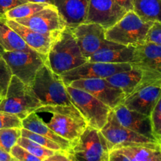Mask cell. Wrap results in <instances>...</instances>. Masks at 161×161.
Listing matches in <instances>:
<instances>
[{
  "mask_svg": "<svg viewBox=\"0 0 161 161\" xmlns=\"http://www.w3.org/2000/svg\"><path fill=\"white\" fill-rule=\"evenodd\" d=\"M113 110L119 124L124 127L157 141L153 131L150 116L129 109L124 104H120Z\"/></svg>",
  "mask_w": 161,
  "mask_h": 161,
  "instance_id": "cell-17",
  "label": "cell"
},
{
  "mask_svg": "<svg viewBox=\"0 0 161 161\" xmlns=\"http://www.w3.org/2000/svg\"><path fill=\"white\" fill-rule=\"evenodd\" d=\"M32 88L15 75H12L6 96L0 103V111L24 119L42 106Z\"/></svg>",
  "mask_w": 161,
  "mask_h": 161,
  "instance_id": "cell-3",
  "label": "cell"
},
{
  "mask_svg": "<svg viewBox=\"0 0 161 161\" xmlns=\"http://www.w3.org/2000/svg\"><path fill=\"white\" fill-rule=\"evenodd\" d=\"M131 64L161 76V46L149 42L135 46Z\"/></svg>",
  "mask_w": 161,
  "mask_h": 161,
  "instance_id": "cell-18",
  "label": "cell"
},
{
  "mask_svg": "<svg viewBox=\"0 0 161 161\" xmlns=\"http://www.w3.org/2000/svg\"><path fill=\"white\" fill-rule=\"evenodd\" d=\"M127 156L130 161H161V147L138 146L116 149Z\"/></svg>",
  "mask_w": 161,
  "mask_h": 161,
  "instance_id": "cell-25",
  "label": "cell"
},
{
  "mask_svg": "<svg viewBox=\"0 0 161 161\" xmlns=\"http://www.w3.org/2000/svg\"><path fill=\"white\" fill-rule=\"evenodd\" d=\"M3 96H2L1 94H0V103H1V102H2V101H3Z\"/></svg>",
  "mask_w": 161,
  "mask_h": 161,
  "instance_id": "cell-42",
  "label": "cell"
},
{
  "mask_svg": "<svg viewBox=\"0 0 161 161\" xmlns=\"http://www.w3.org/2000/svg\"><path fill=\"white\" fill-rule=\"evenodd\" d=\"M20 136L21 128L12 127L0 129V148L9 153L11 149L17 144Z\"/></svg>",
  "mask_w": 161,
  "mask_h": 161,
  "instance_id": "cell-28",
  "label": "cell"
},
{
  "mask_svg": "<svg viewBox=\"0 0 161 161\" xmlns=\"http://www.w3.org/2000/svg\"><path fill=\"white\" fill-rule=\"evenodd\" d=\"M131 63H104L86 61L81 65L61 75L65 86L83 79H106L117 72L130 70Z\"/></svg>",
  "mask_w": 161,
  "mask_h": 161,
  "instance_id": "cell-10",
  "label": "cell"
},
{
  "mask_svg": "<svg viewBox=\"0 0 161 161\" xmlns=\"http://www.w3.org/2000/svg\"><path fill=\"white\" fill-rule=\"evenodd\" d=\"M0 46L4 51H34L14 30L8 26L5 18H0Z\"/></svg>",
  "mask_w": 161,
  "mask_h": 161,
  "instance_id": "cell-23",
  "label": "cell"
},
{
  "mask_svg": "<svg viewBox=\"0 0 161 161\" xmlns=\"http://www.w3.org/2000/svg\"><path fill=\"white\" fill-rule=\"evenodd\" d=\"M66 25L69 28H75L85 22L89 0H53Z\"/></svg>",
  "mask_w": 161,
  "mask_h": 161,
  "instance_id": "cell-21",
  "label": "cell"
},
{
  "mask_svg": "<svg viewBox=\"0 0 161 161\" xmlns=\"http://www.w3.org/2000/svg\"><path fill=\"white\" fill-rule=\"evenodd\" d=\"M161 97V78L142 85L125 97L124 105L127 108L150 116L153 109Z\"/></svg>",
  "mask_w": 161,
  "mask_h": 161,
  "instance_id": "cell-13",
  "label": "cell"
},
{
  "mask_svg": "<svg viewBox=\"0 0 161 161\" xmlns=\"http://www.w3.org/2000/svg\"><path fill=\"white\" fill-rule=\"evenodd\" d=\"M135 47L120 45L106 40L102 47L91 55L88 61L104 63H132Z\"/></svg>",
  "mask_w": 161,
  "mask_h": 161,
  "instance_id": "cell-19",
  "label": "cell"
},
{
  "mask_svg": "<svg viewBox=\"0 0 161 161\" xmlns=\"http://www.w3.org/2000/svg\"><path fill=\"white\" fill-rule=\"evenodd\" d=\"M41 34L55 38L67 27L65 21L53 5L25 18L14 20Z\"/></svg>",
  "mask_w": 161,
  "mask_h": 161,
  "instance_id": "cell-11",
  "label": "cell"
},
{
  "mask_svg": "<svg viewBox=\"0 0 161 161\" xmlns=\"http://www.w3.org/2000/svg\"><path fill=\"white\" fill-rule=\"evenodd\" d=\"M17 127L22 128V120L17 116L0 111V129Z\"/></svg>",
  "mask_w": 161,
  "mask_h": 161,
  "instance_id": "cell-32",
  "label": "cell"
},
{
  "mask_svg": "<svg viewBox=\"0 0 161 161\" xmlns=\"http://www.w3.org/2000/svg\"><path fill=\"white\" fill-rule=\"evenodd\" d=\"M10 161H18V160H15V159H13V160H10Z\"/></svg>",
  "mask_w": 161,
  "mask_h": 161,
  "instance_id": "cell-44",
  "label": "cell"
},
{
  "mask_svg": "<svg viewBox=\"0 0 161 161\" xmlns=\"http://www.w3.org/2000/svg\"><path fill=\"white\" fill-rule=\"evenodd\" d=\"M5 22L21 37L30 48L40 54L47 57L54 38L37 32L14 20L5 19Z\"/></svg>",
  "mask_w": 161,
  "mask_h": 161,
  "instance_id": "cell-20",
  "label": "cell"
},
{
  "mask_svg": "<svg viewBox=\"0 0 161 161\" xmlns=\"http://www.w3.org/2000/svg\"><path fill=\"white\" fill-rule=\"evenodd\" d=\"M22 127L23 128L46 137L51 141L54 142L62 148L64 152H67L71 147L72 142L54 133L35 113H31L26 118L22 119Z\"/></svg>",
  "mask_w": 161,
  "mask_h": 161,
  "instance_id": "cell-22",
  "label": "cell"
},
{
  "mask_svg": "<svg viewBox=\"0 0 161 161\" xmlns=\"http://www.w3.org/2000/svg\"><path fill=\"white\" fill-rule=\"evenodd\" d=\"M28 3H47V4L53 5L54 6V3H53V0H25Z\"/></svg>",
  "mask_w": 161,
  "mask_h": 161,
  "instance_id": "cell-40",
  "label": "cell"
},
{
  "mask_svg": "<svg viewBox=\"0 0 161 161\" xmlns=\"http://www.w3.org/2000/svg\"><path fill=\"white\" fill-rule=\"evenodd\" d=\"M72 103L80 111L89 127L100 130L105 125L112 108L92 94L67 85Z\"/></svg>",
  "mask_w": 161,
  "mask_h": 161,
  "instance_id": "cell-8",
  "label": "cell"
},
{
  "mask_svg": "<svg viewBox=\"0 0 161 161\" xmlns=\"http://www.w3.org/2000/svg\"><path fill=\"white\" fill-rule=\"evenodd\" d=\"M21 136L28 138V139L31 140V141L35 142L38 143V144L41 145V146H44V147L47 148V149H50L51 150L55 151V152L64 151L62 149V148L59 145L57 144L56 142H54L51 141L50 139H49V138H46L44 136H42V135H38V134L34 133L32 131H30V130L23 128V127L21 128Z\"/></svg>",
  "mask_w": 161,
  "mask_h": 161,
  "instance_id": "cell-29",
  "label": "cell"
},
{
  "mask_svg": "<svg viewBox=\"0 0 161 161\" xmlns=\"http://www.w3.org/2000/svg\"><path fill=\"white\" fill-rule=\"evenodd\" d=\"M42 161H72L71 159L69 158V155L67 153L64 152V151H61V152H56L54 154H53L50 157H47V158L44 159Z\"/></svg>",
  "mask_w": 161,
  "mask_h": 161,
  "instance_id": "cell-36",
  "label": "cell"
},
{
  "mask_svg": "<svg viewBox=\"0 0 161 161\" xmlns=\"http://www.w3.org/2000/svg\"><path fill=\"white\" fill-rule=\"evenodd\" d=\"M127 11L115 0H89L84 23H96L105 30L120 20Z\"/></svg>",
  "mask_w": 161,
  "mask_h": 161,
  "instance_id": "cell-14",
  "label": "cell"
},
{
  "mask_svg": "<svg viewBox=\"0 0 161 161\" xmlns=\"http://www.w3.org/2000/svg\"><path fill=\"white\" fill-rule=\"evenodd\" d=\"M133 11L146 21L161 22V0H132Z\"/></svg>",
  "mask_w": 161,
  "mask_h": 161,
  "instance_id": "cell-24",
  "label": "cell"
},
{
  "mask_svg": "<svg viewBox=\"0 0 161 161\" xmlns=\"http://www.w3.org/2000/svg\"><path fill=\"white\" fill-rule=\"evenodd\" d=\"M150 119L153 135L156 139L159 142L161 138V97L153 109Z\"/></svg>",
  "mask_w": 161,
  "mask_h": 161,
  "instance_id": "cell-31",
  "label": "cell"
},
{
  "mask_svg": "<svg viewBox=\"0 0 161 161\" xmlns=\"http://www.w3.org/2000/svg\"><path fill=\"white\" fill-rule=\"evenodd\" d=\"M69 85L92 94L112 109L124 103L126 97L121 90L113 86L105 79H83L72 81Z\"/></svg>",
  "mask_w": 161,
  "mask_h": 161,
  "instance_id": "cell-12",
  "label": "cell"
},
{
  "mask_svg": "<svg viewBox=\"0 0 161 161\" xmlns=\"http://www.w3.org/2000/svg\"><path fill=\"white\" fill-rule=\"evenodd\" d=\"M49 5L50 4L38 3H25L24 4L19 5V6L7 11L6 14H5V19L17 20V19L28 17L36 14V13L40 11L41 9H44Z\"/></svg>",
  "mask_w": 161,
  "mask_h": 161,
  "instance_id": "cell-26",
  "label": "cell"
},
{
  "mask_svg": "<svg viewBox=\"0 0 161 161\" xmlns=\"http://www.w3.org/2000/svg\"><path fill=\"white\" fill-rule=\"evenodd\" d=\"M77 44L83 56L88 59L103 46L105 29L96 23H83L72 28Z\"/></svg>",
  "mask_w": 161,
  "mask_h": 161,
  "instance_id": "cell-15",
  "label": "cell"
},
{
  "mask_svg": "<svg viewBox=\"0 0 161 161\" xmlns=\"http://www.w3.org/2000/svg\"><path fill=\"white\" fill-rule=\"evenodd\" d=\"M25 3L28 2L25 0H0V18H5L7 11Z\"/></svg>",
  "mask_w": 161,
  "mask_h": 161,
  "instance_id": "cell-35",
  "label": "cell"
},
{
  "mask_svg": "<svg viewBox=\"0 0 161 161\" xmlns=\"http://www.w3.org/2000/svg\"><path fill=\"white\" fill-rule=\"evenodd\" d=\"M1 58L9 66L13 75L31 86L38 70L46 64L47 56L36 51H3Z\"/></svg>",
  "mask_w": 161,
  "mask_h": 161,
  "instance_id": "cell-9",
  "label": "cell"
},
{
  "mask_svg": "<svg viewBox=\"0 0 161 161\" xmlns=\"http://www.w3.org/2000/svg\"><path fill=\"white\" fill-rule=\"evenodd\" d=\"M158 142H159V144H160V147H161V138H160V140H159Z\"/></svg>",
  "mask_w": 161,
  "mask_h": 161,
  "instance_id": "cell-43",
  "label": "cell"
},
{
  "mask_svg": "<svg viewBox=\"0 0 161 161\" xmlns=\"http://www.w3.org/2000/svg\"><path fill=\"white\" fill-rule=\"evenodd\" d=\"M153 23L142 20L133 10L128 11L115 25L105 30V39L126 47H135L146 42Z\"/></svg>",
  "mask_w": 161,
  "mask_h": 161,
  "instance_id": "cell-4",
  "label": "cell"
},
{
  "mask_svg": "<svg viewBox=\"0 0 161 161\" xmlns=\"http://www.w3.org/2000/svg\"><path fill=\"white\" fill-rule=\"evenodd\" d=\"M121 7L124 8L127 12L133 10V4L132 0H115Z\"/></svg>",
  "mask_w": 161,
  "mask_h": 161,
  "instance_id": "cell-38",
  "label": "cell"
},
{
  "mask_svg": "<svg viewBox=\"0 0 161 161\" xmlns=\"http://www.w3.org/2000/svg\"><path fill=\"white\" fill-rule=\"evenodd\" d=\"M146 42H153L161 46V22H154L149 30Z\"/></svg>",
  "mask_w": 161,
  "mask_h": 161,
  "instance_id": "cell-34",
  "label": "cell"
},
{
  "mask_svg": "<svg viewBox=\"0 0 161 161\" xmlns=\"http://www.w3.org/2000/svg\"><path fill=\"white\" fill-rule=\"evenodd\" d=\"M13 159L14 158L10 155V153L6 152L2 148H0V161H10Z\"/></svg>",
  "mask_w": 161,
  "mask_h": 161,
  "instance_id": "cell-39",
  "label": "cell"
},
{
  "mask_svg": "<svg viewBox=\"0 0 161 161\" xmlns=\"http://www.w3.org/2000/svg\"><path fill=\"white\" fill-rule=\"evenodd\" d=\"M31 87L42 105H73L61 75L46 64L38 70Z\"/></svg>",
  "mask_w": 161,
  "mask_h": 161,
  "instance_id": "cell-5",
  "label": "cell"
},
{
  "mask_svg": "<svg viewBox=\"0 0 161 161\" xmlns=\"http://www.w3.org/2000/svg\"><path fill=\"white\" fill-rule=\"evenodd\" d=\"M107 142L109 152L129 146H144L160 147L157 141L139 135L121 125L113 110L109 113L105 125L100 130Z\"/></svg>",
  "mask_w": 161,
  "mask_h": 161,
  "instance_id": "cell-7",
  "label": "cell"
},
{
  "mask_svg": "<svg viewBox=\"0 0 161 161\" xmlns=\"http://www.w3.org/2000/svg\"><path fill=\"white\" fill-rule=\"evenodd\" d=\"M87 61L82 53L72 28L66 27L53 39L46 64L58 75L81 65Z\"/></svg>",
  "mask_w": 161,
  "mask_h": 161,
  "instance_id": "cell-2",
  "label": "cell"
},
{
  "mask_svg": "<svg viewBox=\"0 0 161 161\" xmlns=\"http://www.w3.org/2000/svg\"><path fill=\"white\" fill-rule=\"evenodd\" d=\"M34 113L54 133L70 142L75 141L87 127L73 105H42Z\"/></svg>",
  "mask_w": 161,
  "mask_h": 161,
  "instance_id": "cell-1",
  "label": "cell"
},
{
  "mask_svg": "<svg viewBox=\"0 0 161 161\" xmlns=\"http://www.w3.org/2000/svg\"><path fill=\"white\" fill-rule=\"evenodd\" d=\"M12 75V72L9 66L0 56V94L3 96V98L6 96Z\"/></svg>",
  "mask_w": 161,
  "mask_h": 161,
  "instance_id": "cell-30",
  "label": "cell"
},
{
  "mask_svg": "<svg viewBox=\"0 0 161 161\" xmlns=\"http://www.w3.org/2000/svg\"><path fill=\"white\" fill-rule=\"evenodd\" d=\"M17 144L23 147L24 149H26L27 151H28L32 155L39 157L41 160H44V159L50 157V156H52L56 153L55 151L47 149V148L38 144V143L22 136L19 138Z\"/></svg>",
  "mask_w": 161,
  "mask_h": 161,
  "instance_id": "cell-27",
  "label": "cell"
},
{
  "mask_svg": "<svg viewBox=\"0 0 161 161\" xmlns=\"http://www.w3.org/2000/svg\"><path fill=\"white\" fill-rule=\"evenodd\" d=\"M160 78H161L160 75L132 65L130 70L117 72L105 80L113 86L121 90L126 97H127L142 85Z\"/></svg>",
  "mask_w": 161,
  "mask_h": 161,
  "instance_id": "cell-16",
  "label": "cell"
},
{
  "mask_svg": "<svg viewBox=\"0 0 161 161\" xmlns=\"http://www.w3.org/2000/svg\"><path fill=\"white\" fill-rule=\"evenodd\" d=\"M108 161H130V159L119 152V150H113L109 153Z\"/></svg>",
  "mask_w": 161,
  "mask_h": 161,
  "instance_id": "cell-37",
  "label": "cell"
},
{
  "mask_svg": "<svg viewBox=\"0 0 161 161\" xmlns=\"http://www.w3.org/2000/svg\"><path fill=\"white\" fill-rule=\"evenodd\" d=\"M13 158L18 161H42V160L39 159V157L32 155L28 151L24 149L23 147L19 145L16 144L14 147L11 149L9 152Z\"/></svg>",
  "mask_w": 161,
  "mask_h": 161,
  "instance_id": "cell-33",
  "label": "cell"
},
{
  "mask_svg": "<svg viewBox=\"0 0 161 161\" xmlns=\"http://www.w3.org/2000/svg\"><path fill=\"white\" fill-rule=\"evenodd\" d=\"M66 153L72 161H108L110 152L100 130L87 126Z\"/></svg>",
  "mask_w": 161,
  "mask_h": 161,
  "instance_id": "cell-6",
  "label": "cell"
},
{
  "mask_svg": "<svg viewBox=\"0 0 161 161\" xmlns=\"http://www.w3.org/2000/svg\"><path fill=\"white\" fill-rule=\"evenodd\" d=\"M3 51H4V50H3V47H2L1 46H0V54H1V53H3Z\"/></svg>",
  "mask_w": 161,
  "mask_h": 161,
  "instance_id": "cell-41",
  "label": "cell"
}]
</instances>
